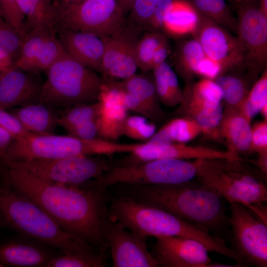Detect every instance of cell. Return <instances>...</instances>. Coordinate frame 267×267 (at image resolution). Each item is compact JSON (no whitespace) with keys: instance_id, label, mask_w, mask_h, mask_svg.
<instances>
[{"instance_id":"cell-9","label":"cell","mask_w":267,"mask_h":267,"mask_svg":"<svg viewBox=\"0 0 267 267\" xmlns=\"http://www.w3.org/2000/svg\"><path fill=\"white\" fill-rule=\"evenodd\" d=\"M6 168L28 173L54 183L82 187L112 166L104 159L77 156L57 159L4 160Z\"/></svg>"},{"instance_id":"cell-48","label":"cell","mask_w":267,"mask_h":267,"mask_svg":"<svg viewBox=\"0 0 267 267\" xmlns=\"http://www.w3.org/2000/svg\"><path fill=\"white\" fill-rule=\"evenodd\" d=\"M14 139L9 133L0 128V167L1 166L5 167L4 161L5 153Z\"/></svg>"},{"instance_id":"cell-33","label":"cell","mask_w":267,"mask_h":267,"mask_svg":"<svg viewBox=\"0 0 267 267\" xmlns=\"http://www.w3.org/2000/svg\"><path fill=\"white\" fill-rule=\"evenodd\" d=\"M100 104L96 102L77 104L65 108L58 116V125L67 132L79 125L97 119Z\"/></svg>"},{"instance_id":"cell-51","label":"cell","mask_w":267,"mask_h":267,"mask_svg":"<svg viewBox=\"0 0 267 267\" xmlns=\"http://www.w3.org/2000/svg\"><path fill=\"white\" fill-rule=\"evenodd\" d=\"M135 0H116L117 3L125 17L129 13Z\"/></svg>"},{"instance_id":"cell-27","label":"cell","mask_w":267,"mask_h":267,"mask_svg":"<svg viewBox=\"0 0 267 267\" xmlns=\"http://www.w3.org/2000/svg\"><path fill=\"white\" fill-rule=\"evenodd\" d=\"M153 78L159 99L164 105L172 107L179 104L182 99L176 74L166 61L154 68Z\"/></svg>"},{"instance_id":"cell-28","label":"cell","mask_w":267,"mask_h":267,"mask_svg":"<svg viewBox=\"0 0 267 267\" xmlns=\"http://www.w3.org/2000/svg\"><path fill=\"white\" fill-rule=\"evenodd\" d=\"M205 56L200 44L194 38L181 41L176 48L174 60L175 70L188 82L196 75L198 65Z\"/></svg>"},{"instance_id":"cell-54","label":"cell","mask_w":267,"mask_h":267,"mask_svg":"<svg viewBox=\"0 0 267 267\" xmlns=\"http://www.w3.org/2000/svg\"><path fill=\"white\" fill-rule=\"evenodd\" d=\"M234 4L235 2V0H230Z\"/></svg>"},{"instance_id":"cell-7","label":"cell","mask_w":267,"mask_h":267,"mask_svg":"<svg viewBox=\"0 0 267 267\" xmlns=\"http://www.w3.org/2000/svg\"><path fill=\"white\" fill-rule=\"evenodd\" d=\"M40 103L53 108L93 103L105 79L67 53L46 71Z\"/></svg>"},{"instance_id":"cell-40","label":"cell","mask_w":267,"mask_h":267,"mask_svg":"<svg viewBox=\"0 0 267 267\" xmlns=\"http://www.w3.org/2000/svg\"><path fill=\"white\" fill-rule=\"evenodd\" d=\"M22 41V36L0 15V50L10 56L15 62Z\"/></svg>"},{"instance_id":"cell-1","label":"cell","mask_w":267,"mask_h":267,"mask_svg":"<svg viewBox=\"0 0 267 267\" xmlns=\"http://www.w3.org/2000/svg\"><path fill=\"white\" fill-rule=\"evenodd\" d=\"M5 175L8 184L36 203L65 231L99 250L107 251L103 233L107 189L56 183L9 168Z\"/></svg>"},{"instance_id":"cell-46","label":"cell","mask_w":267,"mask_h":267,"mask_svg":"<svg viewBox=\"0 0 267 267\" xmlns=\"http://www.w3.org/2000/svg\"><path fill=\"white\" fill-rule=\"evenodd\" d=\"M69 134L86 139H92L99 136L97 119L88 121L73 127L68 131Z\"/></svg>"},{"instance_id":"cell-23","label":"cell","mask_w":267,"mask_h":267,"mask_svg":"<svg viewBox=\"0 0 267 267\" xmlns=\"http://www.w3.org/2000/svg\"><path fill=\"white\" fill-rule=\"evenodd\" d=\"M199 19L197 11L188 0H174L166 15L162 31L174 38L192 35Z\"/></svg>"},{"instance_id":"cell-15","label":"cell","mask_w":267,"mask_h":267,"mask_svg":"<svg viewBox=\"0 0 267 267\" xmlns=\"http://www.w3.org/2000/svg\"><path fill=\"white\" fill-rule=\"evenodd\" d=\"M199 15L198 25L192 36L199 43L205 55L220 64L225 73L245 68L237 37L208 18Z\"/></svg>"},{"instance_id":"cell-5","label":"cell","mask_w":267,"mask_h":267,"mask_svg":"<svg viewBox=\"0 0 267 267\" xmlns=\"http://www.w3.org/2000/svg\"><path fill=\"white\" fill-rule=\"evenodd\" d=\"M196 178L229 203H238L262 219H267V188L241 159H203Z\"/></svg>"},{"instance_id":"cell-39","label":"cell","mask_w":267,"mask_h":267,"mask_svg":"<svg viewBox=\"0 0 267 267\" xmlns=\"http://www.w3.org/2000/svg\"><path fill=\"white\" fill-rule=\"evenodd\" d=\"M156 132L155 125L141 115L127 117L123 130V135L129 138L147 141Z\"/></svg>"},{"instance_id":"cell-6","label":"cell","mask_w":267,"mask_h":267,"mask_svg":"<svg viewBox=\"0 0 267 267\" xmlns=\"http://www.w3.org/2000/svg\"><path fill=\"white\" fill-rule=\"evenodd\" d=\"M133 146V144L118 143L101 138L86 139L70 134L28 133L13 140L7 149L4 160H51L77 156L129 153Z\"/></svg>"},{"instance_id":"cell-45","label":"cell","mask_w":267,"mask_h":267,"mask_svg":"<svg viewBox=\"0 0 267 267\" xmlns=\"http://www.w3.org/2000/svg\"><path fill=\"white\" fill-rule=\"evenodd\" d=\"M174 0H153L155 11L151 21L150 32H161L166 15Z\"/></svg>"},{"instance_id":"cell-18","label":"cell","mask_w":267,"mask_h":267,"mask_svg":"<svg viewBox=\"0 0 267 267\" xmlns=\"http://www.w3.org/2000/svg\"><path fill=\"white\" fill-rule=\"evenodd\" d=\"M43 84L37 74L13 65L0 73V108L6 110L40 103Z\"/></svg>"},{"instance_id":"cell-53","label":"cell","mask_w":267,"mask_h":267,"mask_svg":"<svg viewBox=\"0 0 267 267\" xmlns=\"http://www.w3.org/2000/svg\"><path fill=\"white\" fill-rule=\"evenodd\" d=\"M257 0H235L234 4L236 8L257 1Z\"/></svg>"},{"instance_id":"cell-22","label":"cell","mask_w":267,"mask_h":267,"mask_svg":"<svg viewBox=\"0 0 267 267\" xmlns=\"http://www.w3.org/2000/svg\"><path fill=\"white\" fill-rule=\"evenodd\" d=\"M11 112L29 133L52 134L58 125V116L53 108L41 103L15 107Z\"/></svg>"},{"instance_id":"cell-31","label":"cell","mask_w":267,"mask_h":267,"mask_svg":"<svg viewBox=\"0 0 267 267\" xmlns=\"http://www.w3.org/2000/svg\"><path fill=\"white\" fill-rule=\"evenodd\" d=\"M55 32L44 28H35L27 32L23 38L20 53L14 65L29 71L45 40Z\"/></svg>"},{"instance_id":"cell-11","label":"cell","mask_w":267,"mask_h":267,"mask_svg":"<svg viewBox=\"0 0 267 267\" xmlns=\"http://www.w3.org/2000/svg\"><path fill=\"white\" fill-rule=\"evenodd\" d=\"M229 204L233 249L243 257L246 265L266 267L267 222L241 204Z\"/></svg>"},{"instance_id":"cell-10","label":"cell","mask_w":267,"mask_h":267,"mask_svg":"<svg viewBox=\"0 0 267 267\" xmlns=\"http://www.w3.org/2000/svg\"><path fill=\"white\" fill-rule=\"evenodd\" d=\"M125 25V17L116 0H83L57 13L56 27L100 38L113 35Z\"/></svg>"},{"instance_id":"cell-41","label":"cell","mask_w":267,"mask_h":267,"mask_svg":"<svg viewBox=\"0 0 267 267\" xmlns=\"http://www.w3.org/2000/svg\"><path fill=\"white\" fill-rule=\"evenodd\" d=\"M251 149L259 154L258 164L264 174L267 173V121L255 123L251 127Z\"/></svg>"},{"instance_id":"cell-29","label":"cell","mask_w":267,"mask_h":267,"mask_svg":"<svg viewBox=\"0 0 267 267\" xmlns=\"http://www.w3.org/2000/svg\"><path fill=\"white\" fill-rule=\"evenodd\" d=\"M100 106L97 118L99 137L109 141L116 140L123 135L128 110L121 106H104L100 104Z\"/></svg>"},{"instance_id":"cell-26","label":"cell","mask_w":267,"mask_h":267,"mask_svg":"<svg viewBox=\"0 0 267 267\" xmlns=\"http://www.w3.org/2000/svg\"><path fill=\"white\" fill-rule=\"evenodd\" d=\"M201 133L200 128L193 119L187 117L177 118L163 126L147 141L158 144L185 143Z\"/></svg>"},{"instance_id":"cell-36","label":"cell","mask_w":267,"mask_h":267,"mask_svg":"<svg viewBox=\"0 0 267 267\" xmlns=\"http://www.w3.org/2000/svg\"><path fill=\"white\" fill-rule=\"evenodd\" d=\"M159 32H146L137 42L135 56L137 67L143 73L152 70L151 61L153 54L161 43L166 39Z\"/></svg>"},{"instance_id":"cell-3","label":"cell","mask_w":267,"mask_h":267,"mask_svg":"<svg viewBox=\"0 0 267 267\" xmlns=\"http://www.w3.org/2000/svg\"><path fill=\"white\" fill-rule=\"evenodd\" d=\"M108 216L129 230L146 236H178L196 240L208 251L232 260L236 252L225 240L201 226L182 220L160 208L122 196L109 195Z\"/></svg>"},{"instance_id":"cell-47","label":"cell","mask_w":267,"mask_h":267,"mask_svg":"<svg viewBox=\"0 0 267 267\" xmlns=\"http://www.w3.org/2000/svg\"><path fill=\"white\" fill-rule=\"evenodd\" d=\"M169 52V44L166 38L158 46L153 54L151 61V69L165 62Z\"/></svg>"},{"instance_id":"cell-52","label":"cell","mask_w":267,"mask_h":267,"mask_svg":"<svg viewBox=\"0 0 267 267\" xmlns=\"http://www.w3.org/2000/svg\"><path fill=\"white\" fill-rule=\"evenodd\" d=\"M257 2L259 10L267 17V0H257Z\"/></svg>"},{"instance_id":"cell-24","label":"cell","mask_w":267,"mask_h":267,"mask_svg":"<svg viewBox=\"0 0 267 267\" xmlns=\"http://www.w3.org/2000/svg\"><path fill=\"white\" fill-rule=\"evenodd\" d=\"M118 83L145 107L149 114L150 120L157 122L163 119L164 113L159 105L153 78L145 74H134Z\"/></svg>"},{"instance_id":"cell-37","label":"cell","mask_w":267,"mask_h":267,"mask_svg":"<svg viewBox=\"0 0 267 267\" xmlns=\"http://www.w3.org/2000/svg\"><path fill=\"white\" fill-rule=\"evenodd\" d=\"M267 104V68L262 73L261 77L249 90L247 97L240 106L244 114L251 120Z\"/></svg>"},{"instance_id":"cell-32","label":"cell","mask_w":267,"mask_h":267,"mask_svg":"<svg viewBox=\"0 0 267 267\" xmlns=\"http://www.w3.org/2000/svg\"><path fill=\"white\" fill-rule=\"evenodd\" d=\"M214 81L220 87L222 100L228 106L238 107L243 104L249 90L245 81L241 77L225 73Z\"/></svg>"},{"instance_id":"cell-49","label":"cell","mask_w":267,"mask_h":267,"mask_svg":"<svg viewBox=\"0 0 267 267\" xmlns=\"http://www.w3.org/2000/svg\"><path fill=\"white\" fill-rule=\"evenodd\" d=\"M14 64V60L10 56L0 50V73L10 68Z\"/></svg>"},{"instance_id":"cell-13","label":"cell","mask_w":267,"mask_h":267,"mask_svg":"<svg viewBox=\"0 0 267 267\" xmlns=\"http://www.w3.org/2000/svg\"><path fill=\"white\" fill-rule=\"evenodd\" d=\"M103 233L114 267H155L157 263L147 248V236L129 231L108 216Z\"/></svg>"},{"instance_id":"cell-14","label":"cell","mask_w":267,"mask_h":267,"mask_svg":"<svg viewBox=\"0 0 267 267\" xmlns=\"http://www.w3.org/2000/svg\"><path fill=\"white\" fill-rule=\"evenodd\" d=\"M141 33L126 23L116 33L101 38L104 50L100 74L104 79L123 80L135 74V47Z\"/></svg>"},{"instance_id":"cell-20","label":"cell","mask_w":267,"mask_h":267,"mask_svg":"<svg viewBox=\"0 0 267 267\" xmlns=\"http://www.w3.org/2000/svg\"><path fill=\"white\" fill-rule=\"evenodd\" d=\"M56 33L66 53L82 65L100 74L104 46L93 34L57 27Z\"/></svg>"},{"instance_id":"cell-16","label":"cell","mask_w":267,"mask_h":267,"mask_svg":"<svg viewBox=\"0 0 267 267\" xmlns=\"http://www.w3.org/2000/svg\"><path fill=\"white\" fill-rule=\"evenodd\" d=\"M155 238L151 254L157 267H228L213 262L208 255L207 248L196 240L173 236Z\"/></svg>"},{"instance_id":"cell-2","label":"cell","mask_w":267,"mask_h":267,"mask_svg":"<svg viewBox=\"0 0 267 267\" xmlns=\"http://www.w3.org/2000/svg\"><path fill=\"white\" fill-rule=\"evenodd\" d=\"M112 185L115 195L165 210L221 238L230 225L224 199L196 178L178 184Z\"/></svg>"},{"instance_id":"cell-50","label":"cell","mask_w":267,"mask_h":267,"mask_svg":"<svg viewBox=\"0 0 267 267\" xmlns=\"http://www.w3.org/2000/svg\"><path fill=\"white\" fill-rule=\"evenodd\" d=\"M83 0H52L57 13L70 6L78 4Z\"/></svg>"},{"instance_id":"cell-25","label":"cell","mask_w":267,"mask_h":267,"mask_svg":"<svg viewBox=\"0 0 267 267\" xmlns=\"http://www.w3.org/2000/svg\"><path fill=\"white\" fill-rule=\"evenodd\" d=\"M24 15L23 37L31 29L44 28L56 31L57 11L52 0H17Z\"/></svg>"},{"instance_id":"cell-21","label":"cell","mask_w":267,"mask_h":267,"mask_svg":"<svg viewBox=\"0 0 267 267\" xmlns=\"http://www.w3.org/2000/svg\"><path fill=\"white\" fill-rule=\"evenodd\" d=\"M250 123L241 107L228 106L223 111L219 134L224 138L229 151L238 155V152L251 149Z\"/></svg>"},{"instance_id":"cell-8","label":"cell","mask_w":267,"mask_h":267,"mask_svg":"<svg viewBox=\"0 0 267 267\" xmlns=\"http://www.w3.org/2000/svg\"><path fill=\"white\" fill-rule=\"evenodd\" d=\"M202 159L193 161L174 158L153 160L138 165L112 166L100 178L92 180L95 188L107 189L117 183L178 184L197 178Z\"/></svg>"},{"instance_id":"cell-44","label":"cell","mask_w":267,"mask_h":267,"mask_svg":"<svg viewBox=\"0 0 267 267\" xmlns=\"http://www.w3.org/2000/svg\"><path fill=\"white\" fill-rule=\"evenodd\" d=\"M224 73L220 64L206 55L199 62L196 71V75L213 80Z\"/></svg>"},{"instance_id":"cell-35","label":"cell","mask_w":267,"mask_h":267,"mask_svg":"<svg viewBox=\"0 0 267 267\" xmlns=\"http://www.w3.org/2000/svg\"><path fill=\"white\" fill-rule=\"evenodd\" d=\"M106 252L100 250L90 254L55 255L45 267H103L106 266Z\"/></svg>"},{"instance_id":"cell-34","label":"cell","mask_w":267,"mask_h":267,"mask_svg":"<svg viewBox=\"0 0 267 267\" xmlns=\"http://www.w3.org/2000/svg\"><path fill=\"white\" fill-rule=\"evenodd\" d=\"M56 34L52 33L45 40L28 72L38 74L46 71L66 54Z\"/></svg>"},{"instance_id":"cell-12","label":"cell","mask_w":267,"mask_h":267,"mask_svg":"<svg viewBox=\"0 0 267 267\" xmlns=\"http://www.w3.org/2000/svg\"><path fill=\"white\" fill-rule=\"evenodd\" d=\"M236 36L245 68L253 74L263 71L267 63V17L257 1L238 7Z\"/></svg>"},{"instance_id":"cell-30","label":"cell","mask_w":267,"mask_h":267,"mask_svg":"<svg viewBox=\"0 0 267 267\" xmlns=\"http://www.w3.org/2000/svg\"><path fill=\"white\" fill-rule=\"evenodd\" d=\"M199 15L208 18L229 32L236 34L237 20L225 0H188Z\"/></svg>"},{"instance_id":"cell-38","label":"cell","mask_w":267,"mask_h":267,"mask_svg":"<svg viewBox=\"0 0 267 267\" xmlns=\"http://www.w3.org/2000/svg\"><path fill=\"white\" fill-rule=\"evenodd\" d=\"M155 11L153 0H135L127 17L126 23L141 32H150Z\"/></svg>"},{"instance_id":"cell-42","label":"cell","mask_w":267,"mask_h":267,"mask_svg":"<svg viewBox=\"0 0 267 267\" xmlns=\"http://www.w3.org/2000/svg\"><path fill=\"white\" fill-rule=\"evenodd\" d=\"M0 15L23 37L25 17L17 0H0Z\"/></svg>"},{"instance_id":"cell-17","label":"cell","mask_w":267,"mask_h":267,"mask_svg":"<svg viewBox=\"0 0 267 267\" xmlns=\"http://www.w3.org/2000/svg\"><path fill=\"white\" fill-rule=\"evenodd\" d=\"M129 154L117 166H133L153 160L167 158L183 160L241 159L238 155L229 150L221 151L207 147L190 146L180 143L158 144L146 141L143 143L135 144Z\"/></svg>"},{"instance_id":"cell-4","label":"cell","mask_w":267,"mask_h":267,"mask_svg":"<svg viewBox=\"0 0 267 267\" xmlns=\"http://www.w3.org/2000/svg\"><path fill=\"white\" fill-rule=\"evenodd\" d=\"M0 222L63 254L98 252L94 247L63 230L36 203L8 184L0 185Z\"/></svg>"},{"instance_id":"cell-19","label":"cell","mask_w":267,"mask_h":267,"mask_svg":"<svg viewBox=\"0 0 267 267\" xmlns=\"http://www.w3.org/2000/svg\"><path fill=\"white\" fill-rule=\"evenodd\" d=\"M53 248L23 236L0 244V266L45 267L55 256Z\"/></svg>"},{"instance_id":"cell-43","label":"cell","mask_w":267,"mask_h":267,"mask_svg":"<svg viewBox=\"0 0 267 267\" xmlns=\"http://www.w3.org/2000/svg\"><path fill=\"white\" fill-rule=\"evenodd\" d=\"M0 128L9 133L14 139L23 136L29 133L13 114L6 109L1 108Z\"/></svg>"}]
</instances>
